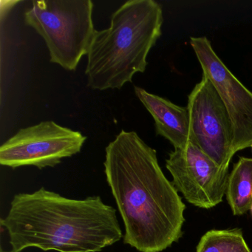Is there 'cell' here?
Here are the masks:
<instances>
[{"instance_id":"6da1fadb","label":"cell","mask_w":252,"mask_h":252,"mask_svg":"<svg viewBox=\"0 0 252 252\" xmlns=\"http://www.w3.org/2000/svg\"><path fill=\"white\" fill-rule=\"evenodd\" d=\"M104 173L125 224L124 243L161 252L183 235L186 206L158 163L157 152L122 130L105 150Z\"/></svg>"},{"instance_id":"7a4b0ae2","label":"cell","mask_w":252,"mask_h":252,"mask_svg":"<svg viewBox=\"0 0 252 252\" xmlns=\"http://www.w3.org/2000/svg\"><path fill=\"white\" fill-rule=\"evenodd\" d=\"M1 225L8 231L10 252H99L123 237L116 209L99 196L68 198L44 187L14 195Z\"/></svg>"},{"instance_id":"3957f363","label":"cell","mask_w":252,"mask_h":252,"mask_svg":"<svg viewBox=\"0 0 252 252\" xmlns=\"http://www.w3.org/2000/svg\"><path fill=\"white\" fill-rule=\"evenodd\" d=\"M163 10L154 0H130L116 10L110 27L96 31L85 75L93 90L121 89L147 68V57L161 36Z\"/></svg>"},{"instance_id":"277c9868","label":"cell","mask_w":252,"mask_h":252,"mask_svg":"<svg viewBox=\"0 0 252 252\" xmlns=\"http://www.w3.org/2000/svg\"><path fill=\"white\" fill-rule=\"evenodd\" d=\"M91 0L33 1L25 13V23L45 41L51 63L76 70L88 55L95 36Z\"/></svg>"},{"instance_id":"5b68a950","label":"cell","mask_w":252,"mask_h":252,"mask_svg":"<svg viewBox=\"0 0 252 252\" xmlns=\"http://www.w3.org/2000/svg\"><path fill=\"white\" fill-rule=\"evenodd\" d=\"M86 137L53 121L20 129L0 147V163L16 169L33 166L54 167L80 153Z\"/></svg>"},{"instance_id":"8992f818","label":"cell","mask_w":252,"mask_h":252,"mask_svg":"<svg viewBox=\"0 0 252 252\" xmlns=\"http://www.w3.org/2000/svg\"><path fill=\"white\" fill-rule=\"evenodd\" d=\"M191 142L218 166L229 167L234 129L228 111L210 80L203 75L188 96Z\"/></svg>"},{"instance_id":"52a82bcc","label":"cell","mask_w":252,"mask_h":252,"mask_svg":"<svg viewBox=\"0 0 252 252\" xmlns=\"http://www.w3.org/2000/svg\"><path fill=\"white\" fill-rule=\"evenodd\" d=\"M166 167L172 175L174 187L189 203L208 209L222 201L228 168L218 166L192 142L171 152Z\"/></svg>"},{"instance_id":"ba28073f","label":"cell","mask_w":252,"mask_h":252,"mask_svg":"<svg viewBox=\"0 0 252 252\" xmlns=\"http://www.w3.org/2000/svg\"><path fill=\"white\" fill-rule=\"evenodd\" d=\"M190 45L203 70L222 99L234 129V152L251 147L252 93L228 70L206 36L190 38Z\"/></svg>"},{"instance_id":"9c48e42d","label":"cell","mask_w":252,"mask_h":252,"mask_svg":"<svg viewBox=\"0 0 252 252\" xmlns=\"http://www.w3.org/2000/svg\"><path fill=\"white\" fill-rule=\"evenodd\" d=\"M135 95L153 116L156 134L166 138L175 149L191 142L187 107H181L143 88L135 87Z\"/></svg>"},{"instance_id":"30bf717a","label":"cell","mask_w":252,"mask_h":252,"mask_svg":"<svg viewBox=\"0 0 252 252\" xmlns=\"http://www.w3.org/2000/svg\"><path fill=\"white\" fill-rule=\"evenodd\" d=\"M225 196L233 215L240 216L252 204V158L240 157L228 175Z\"/></svg>"},{"instance_id":"8fae6325","label":"cell","mask_w":252,"mask_h":252,"mask_svg":"<svg viewBox=\"0 0 252 252\" xmlns=\"http://www.w3.org/2000/svg\"><path fill=\"white\" fill-rule=\"evenodd\" d=\"M196 252H251L240 228L210 230L199 242Z\"/></svg>"},{"instance_id":"7c38bea8","label":"cell","mask_w":252,"mask_h":252,"mask_svg":"<svg viewBox=\"0 0 252 252\" xmlns=\"http://www.w3.org/2000/svg\"><path fill=\"white\" fill-rule=\"evenodd\" d=\"M250 210H251V212H252V206H251Z\"/></svg>"},{"instance_id":"4fadbf2b","label":"cell","mask_w":252,"mask_h":252,"mask_svg":"<svg viewBox=\"0 0 252 252\" xmlns=\"http://www.w3.org/2000/svg\"><path fill=\"white\" fill-rule=\"evenodd\" d=\"M251 148H252V144H251Z\"/></svg>"}]
</instances>
